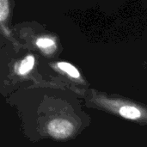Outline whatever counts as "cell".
Masks as SVG:
<instances>
[{
  "mask_svg": "<svg viewBox=\"0 0 147 147\" xmlns=\"http://www.w3.org/2000/svg\"><path fill=\"white\" fill-rule=\"evenodd\" d=\"M47 128L49 134L57 139L68 137L73 130L71 123L65 120H53L48 124Z\"/></svg>",
  "mask_w": 147,
  "mask_h": 147,
  "instance_id": "cell-1",
  "label": "cell"
},
{
  "mask_svg": "<svg viewBox=\"0 0 147 147\" xmlns=\"http://www.w3.org/2000/svg\"><path fill=\"white\" fill-rule=\"evenodd\" d=\"M120 114L124 118H127V119L135 120L140 117V111L138 109L134 107H131V106H124L121 108Z\"/></svg>",
  "mask_w": 147,
  "mask_h": 147,
  "instance_id": "cell-2",
  "label": "cell"
},
{
  "mask_svg": "<svg viewBox=\"0 0 147 147\" xmlns=\"http://www.w3.org/2000/svg\"><path fill=\"white\" fill-rule=\"evenodd\" d=\"M34 65V59L33 56H28L24 60L22 61L19 68H18V72L19 74L24 75L27 74L28 72H29L31 71V69L33 68Z\"/></svg>",
  "mask_w": 147,
  "mask_h": 147,
  "instance_id": "cell-3",
  "label": "cell"
},
{
  "mask_svg": "<svg viewBox=\"0 0 147 147\" xmlns=\"http://www.w3.org/2000/svg\"><path fill=\"white\" fill-rule=\"evenodd\" d=\"M58 66H59V68L61 70V71H65V72H66L68 75H70L71 77H72V78H79V72H78V71L73 66V65H71V64H69V63H65V62H59V64H58Z\"/></svg>",
  "mask_w": 147,
  "mask_h": 147,
  "instance_id": "cell-4",
  "label": "cell"
},
{
  "mask_svg": "<svg viewBox=\"0 0 147 147\" xmlns=\"http://www.w3.org/2000/svg\"><path fill=\"white\" fill-rule=\"evenodd\" d=\"M36 45L42 48V49H47L50 48L54 46V42L53 40H50V39H47V38H42V39H39L36 41Z\"/></svg>",
  "mask_w": 147,
  "mask_h": 147,
  "instance_id": "cell-5",
  "label": "cell"
},
{
  "mask_svg": "<svg viewBox=\"0 0 147 147\" xmlns=\"http://www.w3.org/2000/svg\"><path fill=\"white\" fill-rule=\"evenodd\" d=\"M9 12V7H8V2L2 0L0 2V16H1V21H3Z\"/></svg>",
  "mask_w": 147,
  "mask_h": 147,
  "instance_id": "cell-6",
  "label": "cell"
}]
</instances>
